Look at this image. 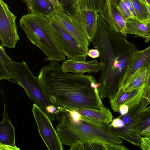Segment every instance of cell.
Wrapping results in <instances>:
<instances>
[{
    "label": "cell",
    "mask_w": 150,
    "mask_h": 150,
    "mask_svg": "<svg viewBox=\"0 0 150 150\" xmlns=\"http://www.w3.org/2000/svg\"><path fill=\"white\" fill-rule=\"evenodd\" d=\"M64 12L67 7L75 0H59Z\"/></svg>",
    "instance_id": "f546056e"
},
{
    "label": "cell",
    "mask_w": 150,
    "mask_h": 150,
    "mask_svg": "<svg viewBox=\"0 0 150 150\" xmlns=\"http://www.w3.org/2000/svg\"><path fill=\"white\" fill-rule=\"evenodd\" d=\"M32 112L36 123L39 135L49 150H63V144L54 128L51 120L43 110L35 103Z\"/></svg>",
    "instance_id": "ba28073f"
},
{
    "label": "cell",
    "mask_w": 150,
    "mask_h": 150,
    "mask_svg": "<svg viewBox=\"0 0 150 150\" xmlns=\"http://www.w3.org/2000/svg\"><path fill=\"white\" fill-rule=\"evenodd\" d=\"M150 126V106L144 108L134 122L130 131L132 144L140 146L141 132Z\"/></svg>",
    "instance_id": "2e32d148"
},
{
    "label": "cell",
    "mask_w": 150,
    "mask_h": 150,
    "mask_svg": "<svg viewBox=\"0 0 150 150\" xmlns=\"http://www.w3.org/2000/svg\"><path fill=\"white\" fill-rule=\"evenodd\" d=\"M133 6L138 20L150 24V15L142 0H132Z\"/></svg>",
    "instance_id": "cb8c5ba5"
},
{
    "label": "cell",
    "mask_w": 150,
    "mask_h": 150,
    "mask_svg": "<svg viewBox=\"0 0 150 150\" xmlns=\"http://www.w3.org/2000/svg\"><path fill=\"white\" fill-rule=\"evenodd\" d=\"M72 109L80 114L81 119L97 126L108 125L112 120L113 116L109 108L105 107L100 109L91 108Z\"/></svg>",
    "instance_id": "5bb4252c"
},
{
    "label": "cell",
    "mask_w": 150,
    "mask_h": 150,
    "mask_svg": "<svg viewBox=\"0 0 150 150\" xmlns=\"http://www.w3.org/2000/svg\"><path fill=\"white\" fill-rule=\"evenodd\" d=\"M3 117L0 123V150H20L15 144L14 128L8 117L7 105L4 101Z\"/></svg>",
    "instance_id": "7c38bea8"
},
{
    "label": "cell",
    "mask_w": 150,
    "mask_h": 150,
    "mask_svg": "<svg viewBox=\"0 0 150 150\" xmlns=\"http://www.w3.org/2000/svg\"><path fill=\"white\" fill-rule=\"evenodd\" d=\"M116 7L113 5L112 7V13L114 23L113 31L125 37L127 34L126 21L120 14Z\"/></svg>",
    "instance_id": "603a6c76"
},
{
    "label": "cell",
    "mask_w": 150,
    "mask_h": 150,
    "mask_svg": "<svg viewBox=\"0 0 150 150\" xmlns=\"http://www.w3.org/2000/svg\"><path fill=\"white\" fill-rule=\"evenodd\" d=\"M16 16L3 0H0V40L3 47L15 48L20 40L17 31Z\"/></svg>",
    "instance_id": "9c48e42d"
},
{
    "label": "cell",
    "mask_w": 150,
    "mask_h": 150,
    "mask_svg": "<svg viewBox=\"0 0 150 150\" xmlns=\"http://www.w3.org/2000/svg\"><path fill=\"white\" fill-rule=\"evenodd\" d=\"M12 60L6 53L4 47L0 45V81H11V64Z\"/></svg>",
    "instance_id": "7402d4cb"
},
{
    "label": "cell",
    "mask_w": 150,
    "mask_h": 150,
    "mask_svg": "<svg viewBox=\"0 0 150 150\" xmlns=\"http://www.w3.org/2000/svg\"><path fill=\"white\" fill-rule=\"evenodd\" d=\"M100 17L106 21L113 30L114 23L112 13V7L114 5L112 0H96Z\"/></svg>",
    "instance_id": "44dd1931"
},
{
    "label": "cell",
    "mask_w": 150,
    "mask_h": 150,
    "mask_svg": "<svg viewBox=\"0 0 150 150\" xmlns=\"http://www.w3.org/2000/svg\"><path fill=\"white\" fill-rule=\"evenodd\" d=\"M143 98L150 101V85L144 87L143 92Z\"/></svg>",
    "instance_id": "4dcf8cb0"
},
{
    "label": "cell",
    "mask_w": 150,
    "mask_h": 150,
    "mask_svg": "<svg viewBox=\"0 0 150 150\" xmlns=\"http://www.w3.org/2000/svg\"><path fill=\"white\" fill-rule=\"evenodd\" d=\"M69 150H128L121 144H114L92 141L78 142L70 146Z\"/></svg>",
    "instance_id": "ac0fdd59"
},
{
    "label": "cell",
    "mask_w": 150,
    "mask_h": 150,
    "mask_svg": "<svg viewBox=\"0 0 150 150\" xmlns=\"http://www.w3.org/2000/svg\"><path fill=\"white\" fill-rule=\"evenodd\" d=\"M91 42L99 51L102 64L98 94L101 100L106 98L110 100L119 90L125 71L134 53L130 56L129 43L112 30L101 17Z\"/></svg>",
    "instance_id": "7a4b0ae2"
},
{
    "label": "cell",
    "mask_w": 150,
    "mask_h": 150,
    "mask_svg": "<svg viewBox=\"0 0 150 150\" xmlns=\"http://www.w3.org/2000/svg\"><path fill=\"white\" fill-rule=\"evenodd\" d=\"M62 26L69 33L87 52L90 41L83 30L65 13L57 9L50 17Z\"/></svg>",
    "instance_id": "30bf717a"
},
{
    "label": "cell",
    "mask_w": 150,
    "mask_h": 150,
    "mask_svg": "<svg viewBox=\"0 0 150 150\" xmlns=\"http://www.w3.org/2000/svg\"><path fill=\"white\" fill-rule=\"evenodd\" d=\"M49 18L54 38L68 59H85L87 52L62 26L52 18Z\"/></svg>",
    "instance_id": "52a82bcc"
},
{
    "label": "cell",
    "mask_w": 150,
    "mask_h": 150,
    "mask_svg": "<svg viewBox=\"0 0 150 150\" xmlns=\"http://www.w3.org/2000/svg\"><path fill=\"white\" fill-rule=\"evenodd\" d=\"M127 5L130 11L134 17L136 19H137V16L136 14L134 11L133 5L132 0H123Z\"/></svg>",
    "instance_id": "f1b7e54d"
},
{
    "label": "cell",
    "mask_w": 150,
    "mask_h": 150,
    "mask_svg": "<svg viewBox=\"0 0 150 150\" xmlns=\"http://www.w3.org/2000/svg\"><path fill=\"white\" fill-rule=\"evenodd\" d=\"M59 122L56 131L63 144L70 146L78 142L92 141L114 144H121L122 139L114 133L108 125L99 126L81 119L73 121L66 109L57 114Z\"/></svg>",
    "instance_id": "3957f363"
},
{
    "label": "cell",
    "mask_w": 150,
    "mask_h": 150,
    "mask_svg": "<svg viewBox=\"0 0 150 150\" xmlns=\"http://www.w3.org/2000/svg\"><path fill=\"white\" fill-rule=\"evenodd\" d=\"M116 8L120 14L125 20L131 19H136L123 0H119L118 4Z\"/></svg>",
    "instance_id": "d4e9b609"
},
{
    "label": "cell",
    "mask_w": 150,
    "mask_h": 150,
    "mask_svg": "<svg viewBox=\"0 0 150 150\" xmlns=\"http://www.w3.org/2000/svg\"><path fill=\"white\" fill-rule=\"evenodd\" d=\"M150 132V126L148 127H147L145 129L142 131L140 132V134H142L144 133L147 132Z\"/></svg>",
    "instance_id": "d590c367"
},
{
    "label": "cell",
    "mask_w": 150,
    "mask_h": 150,
    "mask_svg": "<svg viewBox=\"0 0 150 150\" xmlns=\"http://www.w3.org/2000/svg\"><path fill=\"white\" fill-rule=\"evenodd\" d=\"M55 6L57 9L62 12H64L59 0H49Z\"/></svg>",
    "instance_id": "836d02e7"
},
{
    "label": "cell",
    "mask_w": 150,
    "mask_h": 150,
    "mask_svg": "<svg viewBox=\"0 0 150 150\" xmlns=\"http://www.w3.org/2000/svg\"><path fill=\"white\" fill-rule=\"evenodd\" d=\"M150 62V46L135 52L125 71L120 88L139 69L147 66Z\"/></svg>",
    "instance_id": "9a60e30c"
},
{
    "label": "cell",
    "mask_w": 150,
    "mask_h": 150,
    "mask_svg": "<svg viewBox=\"0 0 150 150\" xmlns=\"http://www.w3.org/2000/svg\"><path fill=\"white\" fill-rule=\"evenodd\" d=\"M150 5V0H145Z\"/></svg>",
    "instance_id": "74e56055"
},
{
    "label": "cell",
    "mask_w": 150,
    "mask_h": 150,
    "mask_svg": "<svg viewBox=\"0 0 150 150\" xmlns=\"http://www.w3.org/2000/svg\"><path fill=\"white\" fill-rule=\"evenodd\" d=\"M19 24L30 41L42 51L48 60L61 62L66 60L54 38L49 18L30 13L22 16Z\"/></svg>",
    "instance_id": "277c9868"
},
{
    "label": "cell",
    "mask_w": 150,
    "mask_h": 150,
    "mask_svg": "<svg viewBox=\"0 0 150 150\" xmlns=\"http://www.w3.org/2000/svg\"><path fill=\"white\" fill-rule=\"evenodd\" d=\"M24 2L25 1H27V0H23Z\"/></svg>",
    "instance_id": "f35d334b"
},
{
    "label": "cell",
    "mask_w": 150,
    "mask_h": 150,
    "mask_svg": "<svg viewBox=\"0 0 150 150\" xmlns=\"http://www.w3.org/2000/svg\"><path fill=\"white\" fill-rule=\"evenodd\" d=\"M29 12L47 17L51 16L57 10L49 0H27L24 2Z\"/></svg>",
    "instance_id": "e0dca14e"
},
{
    "label": "cell",
    "mask_w": 150,
    "mask_h": 150,
    "mask_svg": "<svg viewBox=\"0 0 150 150\" xmlns=\"http://www.w3.org/2000/svg\"><path fill=\"white\" fill-rule=\"evenodd\" d=\"M127 32L148 40L150 39V24L135 19L126 21Z\"/></svg>",
    "instance_id": "ffe728a7"
},
{
    "label": "cell",
    "mask_w": 150,
    "mask_h": 150,
    "mask_svg": "<svg viewBox=\"0 0 150 150\" xmlns=\"http://www.w3.org/2000/svg\"><path fill=\"white\" fill-rule=\"evenodd\" d=\"M58 61H50L42 67L38 80L51 102L69 109H100L105 107L98 94L99 83L91 74L65 72Z\"/></svg>",
    "instance_id": "6da1fadb"
},
{
    "label": "cell",
    "mask_w": 150,
    "mask_h": 150,
    "mask_svg": "<svg viewBox=\"0 0 150 150\" xmlns=\"http://www.w3.org/2000/svg\"><path fill=\"white\" fill-rule=\"evenodd\" d=\"M114 5L117 6L119 2V0H112Z\"/></svg>",
    "instance_id": "8d00e7d4"
},
{
    "label": "cell",
    "mask_w": 150,
    "mask_h": 150,
    "mask_svg": "<svg viewBox=\"0 0 150 150\" xmlns=\"http://www.w3.org/2000/svg\"><path fill=\"white\" fill-rule=\"evenodd\" d=\"M87 54L91 58H96L99 57L100 54L97 49H94L89 50L87 52Z\"/></svg>",
    "instance_id": "83f0119b"
},
{
    "label": "cell",
    "mask_w": 150,
    "mask_h": 150,
    "mask_svg": "<svg viewBox=\"0 0 150 150\" xmlns=\"http://www.w3.org/2000/svg\"><path fill=\"white\" fill-rule=\"evenodd\" d=\"M11 72V81L23 88L31 100L45 112L53 104L45 93L38 77L33 75L26 63L23 60L18 62L12 60Z\"/></svg>",
    "instance_id": "5b68a950"
},
{
    "label": "cell",
    "mask_w": 150,
    "mask_h": 150,
    "mask_svg": "<svg viewBox=\"0 0 150 150\" xmlns=\"http://www.w3.org/2000/svg\"><path fill=\"white\" fill-rule=\"evenodd\" d=\"M147 66H143L139 69L120 89H122L123 91L127 92L145 87Z\"/></svg>",
    "instance_id": "d6986e66"
},
{
    "label": "cell",
    "mask_w": 150,
    "mask_h": 150,
    "mask_svg": "<svg viewBox=\"0 0 150 150\" xmlns=\"http://www.w3.org/2000/svg\"><path fill=\"white\" fill-rule=\"evenodd\" d=\"M140 146L143 150H150V132L142 134Z\"/></svg>",
    "instance_id": "484cf974"
},
{
    "label": "cell",
    "mask_w": 150,
    "mask_h": 150,
    "mask_svg": "<svg viewBox=\"0 0 150 150\" xmlns=\"http://www.w3.org/2000/svg\"><path fill=\"white\" fill-rule=\"evenodd\" d=\"M102 66V63L95 59L90 61L68 59L63 62L61 67L65 72L83 75L85 73H97L100 71Z\"/></svg>",
    "instance_id": "4fadbf2b"
},
{
    "label": "cell",
    "mask_w": 150,
    "mask_h": 150,
    "mask_svg": "<svg viewBox=\"0 0 150 150\" xmlns=\"http://www.w3.org/2000/svg\"><path fill=\"white\" fill-rule=\"evenodd\" d=\"M64 12L83 30L91 42L100 17L96 0H75Z\"/></svg>",
    "instance_id": "8992f818"
},
{
    "label": "cell",
    "mask_w": 150,
    "mask_h": 150,
    "mask_svg": "<svg viewBox=\"0 0 150 150\" xmlns=\"http://www.w3.org/2000/svg\"><path fill=\"white\" fill-rule=\"evenodd\" d=\"M144 4L150 15V5L148 4L145 0H142Z\"/></svg>",
    "instance_id": "e575fe53"
},
{
    "label": "cell",
    "mask_w": 150,
    "mask_h": 150,
    "mask_svg": "<svg viewBox=\"0 0 150 150\" xmlns=\"http://www.w3.org/2000/svg\"><path fill=\"white\" fill-rule=\"evenodd\" d=\"M149 104L150 101L144 98L139 103L129 109L128 112L126 114L123 115H120L118 117L122 120L124 123L123 127L119 128H110L119 137L132 144L131 129L140 112Z\"/></svg>",
    "instance_id": "8fae6325"
},
{
    "label": "cell",
    "mask_w": 150,
    "mask_h": 150,
    "mask_svg": "<svg viewBox=\"0 0 150 150\" xmlns=\"http://www.w3.org/2000/svg\"><path fill=\"white\" fill-rule=\"evenodd\" d=\"M129 111V107L126 104H122L120 107L119 112L121 115H123L126 114L128 113Z\"/></svg>",
    "instance_id": "1f68e13d"
},
{
    "label": "cell",
    "mask_w": 150,
    "mask_h": 150,
    "mask_svg": "<svg viewBox=\"0 0 150 150\" xmlns=\"http://www.w3.org/2000/svg\"><path fill=\"white\" fill-rule=\"evenodd\" d=\"M145 84L144 87L150 85V62L147 66Z\"/></svg>",
    "instance_id": "d6a6232c"
},
{
    "label": "cell",
    "mask_w": 150,
    "mask_h": 150,
    "mask_svg": "<svg viewBox=\"0 0 150 150\" xmlns=\"http://www.w3.org/2000/svg\"><path fill=\"white\" fill-rule=\"evenodd\" d=\"M124 125L122 120L118 117L113 119L109 125L108 126L110 128H119L123 127Z\"/></svg>",
    "instance_id": "4316f807"
}]
</instances>
